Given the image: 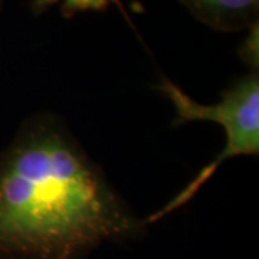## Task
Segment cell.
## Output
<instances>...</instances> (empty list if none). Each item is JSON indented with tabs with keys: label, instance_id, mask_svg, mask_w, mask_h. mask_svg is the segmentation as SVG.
<instances>
[{
	"label": "cell",
	"instance_id": "obj_4",
	"mask_svg": "<svg viewBox=\"0 0 259 259\" xmlns=\"http://www.w3.org/2000/svg\"><path fill=\"white\" fill-rule=\"evenodd\" d=\"M56 3L61 5V12L64 13L65 16H72L75 13L88 12V10L101 12V10L107 9L110 5H115L121 10V13L125 15L122 3L120 0H33V12L40 13V12H44V10L54 6Z\"/></svg>",
	"mask_w": 259,
	"mask_h": 259
},
{
	"label": "cell",
	"instance_id": "obj_1",
	"mask_svg": "<svg viewBox=\"0 0 259 259\" xmlns=\"http://www.w3.org/2000/svg\"><path fill=\"white\" fill-rule=\"evenodd\" d=\"M147 226L58 115L29 117L0 151V259H88Z\"/></svg>",
	"mask_w": 259,
	"mask_h": 259
},
{
	"label": "cell",
	"instance_id": "obj_6",
	"mask_svg": "<svg viewBox=\"0 0 259 259\" xmlns=\"http://www.w3.org/2000/svg\"><path fill=\"white\" fill-rule=\"evenodd\" d=\"M2 3H3V0H0V8H2Z\"/></svg>",
	"mask_w": 259,
	"mask_h": 259
},
{
	"label": "cell",
	"instance_id": "obj_5",
	"mask_svg": "<svg viewBox=\"0 0 259 259\" xmlns=\"http://www.w3.org/2000/svg\"><path fill=\"white\" fill-rule=\"evenodd\" d=\"M259 20L246 29V36L239 45V59L248 68L249 72H258L259 69Z\"/></svg>",
	"mask_w": 259,
	"mask_h": 259
},
{
	"label": "cell",
	"instance_id": "obj_3",
	"mask_svg": "<svg viewBox=\"0 0 259 259\" xmlns=\"http://www.w3.org/2000/svg\"><path fill=\"white\" fill-rule=\"evenodd\" d=\"M203 25L221 32L246 30L259 20V0H179Z\"/></svg>",
	"mask_w": 259,
	"mask_h": 259
},
{
	"label": "cell",
	"instance_id": "obj_2",
	"mask_svg": "<svg viewBox=\"0 0 259 259\" xmlns=\"http://www.w3.org/2000/svg\"><path fill=\"white\" fill-rule=\"evenodd\" d=\"M158 90L175 108V127L192 121H210L223 127L226 140L222 151H219L187 186L157 212L146 218L148 225L161 221L167 214L189 203L226 160L258 156L259 153V72H248L239 76L223 91L219 101L209 105L193 100L167 78L160 81Z\"/></svg>",
	"mask_w": 259,
	"mask_h": 259
}]
</instances>
